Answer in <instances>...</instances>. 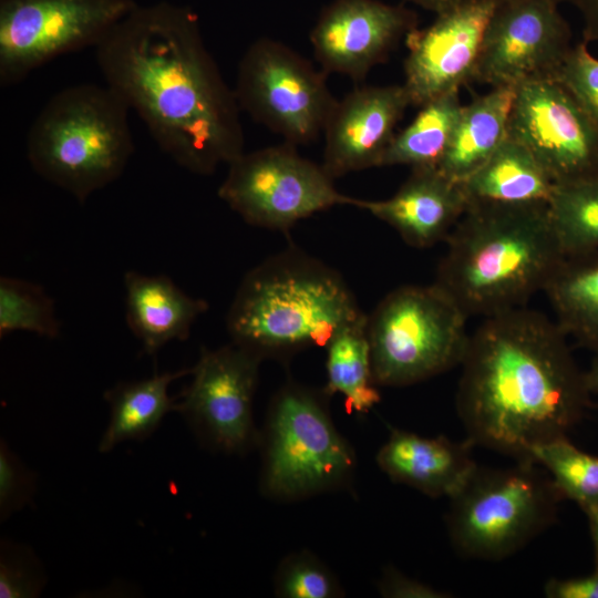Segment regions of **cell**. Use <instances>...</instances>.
Returning <instances> with one entry per match:
<instances>
[{"label":"cell","mask_w":598,"mask_h":598,"mask_svg":"<svg viewBox=\"0 0 598 598\" xmlns=\"http://www.w3.org/2000/svg\"><path fill=\"white\" fill-rule=\"evenodd\" d=\"M218 196L246 223L289 231L299 220L337 205H354L322 165L286 143L243 153L228 164Z\"/></svg>","instance_id":"cell-9"},{"label":"cell","mask_w":598,"mask_h":598,"mask_svg":"<svg viewBox=\"0 0 598 598\" xmlns=\"http://www.w3.org/2000/svg\"><path fill=\"white\" fill-rule=\"evenodd\" d=\"M507 136L523 144L555 184L598 178V125L556 79L515 86Z\"/></svg>","instance_id":"cell-13"},{"label":"cell","mask_w":598,"mask_h":598,"mask_svg":"<svg viewBox=\"0 0 598 598\" xmlns=\"http://www.w3.org/2000/svg\"><path fill=\"white\" fill-rule=\"evenodd\" d=\"M461 184L468 203L492 204H548L555 186L533 154L507 135Z\"/></svg>","instance_id":"cell-22"},{"label":"cell","mask_w":598,"mask_h":598,"mask_svg":"<svg viewBox=\"0 0 598 598\" xmlns=\"http://www.w3.org/2000/svg\"><path fill=\"white\" fill-rule=\"evenodd\" d=\"M528 460L547 471L563 499L575 502L585 514L598 509V456L563 436L534 446Z\"/></svg>","instance_id":"cell-28"},{"label":"cell","mask_w":598,"mask_h":598,"mask_svg":"<svg viewBox=\"0 0 598 598\" xmlns=\"http://www.w3.org/2000/svg\"><path fill=\"white\" fill-rule=\"evenodd\" d=\"M514 96L515 87L496 86L462 106L437 164L444 175L461 183L487 161L507 135Z\"/></svg>","instance_id":"cell-21"},{"label":"cell","mask_w":598,"mask_h":598,"mask_svg":"<svg viewBox=\"0 0 598 598\" xmlns=\"http://www.w3.org/2000/svg\"><path fill=\"white\" fill-rule=\"evenodd\" d=\"M328 396L293 381L274 395L258 439L265 496L293 502L351 486L355 453L333 423Z\"/></svg>","instance_id":"cell-6"},{"label":"cell","mask_w":598,"mask_h":598,"mask_svg":"<svg viewBox=\"0 0 598 598\" xmlns=\"http://www.w3.org/2000/svg\"><path fill=\"white\" fill-rule=\"evenodd\" d=\"M496 3H502V2H506V1H511V0H494Z\"/></svg>","instance_id":"cell-40"},{"label":"cell","mask_w":598,"mask_h":598,"mask_svg":"<svg viewBox=\"0 0 598 598\" xmlns=\"http://www.w3.org/2000/svg\"><path fill=\"white\" fill-rule=\"evenodd\" d=\"M411 105L402 85L363 86L337 101L326 123L322 167L333 179L380 166Z\"/></svg>","instance_id":"cell-17"},{"label":"cell","mask_w":598,"mask_h":598,"mask_svg":"<svg viewBox=\"0 0 598 598\" xmlns=\"http://www.w3.org/2000/svg\"><path fill=\"white\" fill-rule=\"evenodd\" d=\"M261 362L233 342L215 350L202 347L176 411L207 448L243 454L258 443L252 403Z\"/></svg>","instance_id":"cell-12"},{"label":"cell","mask_w":598,"mask_h":598,"mask_svg":"<svg viewBox=\"0 0 598 598\" xmlns=\"http://www.w3.org/2000/svg\"><path fill=\"white\" fill-rule=\"evenodd\" d=\"M548 209L565 257L598 250V178L555 184Z\"/></svg>","instance_id":"cell-27"},{"label":"cell","mask_w":598,"mask_h":598,"mask_svg":"<svg viewBox=\"0 0 598 598\" xmlns=\"http://www.w3.org/2000/svg\"><path fill=\"white\" fill-rule=\"evenodd\" d=\"M37 477L12 452L8 444L0 443V518L6 520L31 503Z\"/></svg>","instance_id":"cell-33"},{"label":"cell","mask_w":598,"mask_h":598,"mask_svg":"<svg viewBox=\"0 0 598 598\" xmlns=\"http://www.w3.org/2000/svg\"><path fill=\"white\" fill-rule=\"evenodd\" d=\"M585 379L589 392L591 394H598V351L595 352L588 370L585 371Z\"/></svg>","instance_id":"cell-39"},{"label":"cell","mask_w":598,"mask_h":598,"mask_svg":"<svg viewBox=\"0 0 598 598\" xmlns=\"http://www.w3.org/2000/svg\"><path fill=\"white\" fill-rule=\"evenodd\" d=\"M495 7L494 0H462L408 34L403 86L411 105L422 106L473 80Z\"/></svg>","instance_id":"cell-15"},{"label":"cell","mask_w":598,"mask_h":598,"mask_svg":"<svg viewBox=\"0 0 598 598\" xmlns=\"http://www.w3.org/2000/svg\"><path fill=\"white\" fill-rule=\"evenodd\" d=\"M126 322L147 354H155L172 340H186L195 320L208 303L193 298L165 276L136 271L124 275Z\"/></svg>","instance_id":"cell-20"},{"label":"cell","mask_w":598,"mask_h":598,"mask_svg":"<svg viewBox=\"0 0 598 598\" xmlns=\"http://www.w3.org/2000/svg\"><path fill=\"white\" fill-rule=\"evenodd\" d=\"M462 106L460 90L422 105L414 120L393 136L380 166L437 167L450 144Z\"/></svg>","instance_id":"cell-26"},{"label":"cell","mask_w":598,"mask_h":598,"mask_svg":"<svg viewBox=\"0 0 598 598\" xmlns=\"http://www.w3.org/2000/svg\"><path fill=\"white\" fill-rule=\"evenodd\" d=\"M466 439L454 442L444 435L424 437L394 429L377 454V463L393 482L411 486L430 497H453L477 468Z\"/></svg>","instance_id":"cell-19"},{"label":"cell","mask_w":598,"mask_h":598,"mask_svg":"<svg viewBox=\"0 0 598 598\" xmlns=\"http://www.w3.org/2000/svg\"><path fill=\"white\" fill-rule=\"evenodd\" d=\"M95 52L106 85L181 167L210 175L244 153L235 92L206 49L189 7L137 4Z\"/></svg>","instance_id":"cell-1"},{"label":"cell","mask_w":598,"mask_h":598,"mask_svg":"<svg viewBox=\"0 0 598 598\" xmlns=\"http://www.w3.org/2000/svg\"><path fill=\"white\" fill-rule=\"evenodd\" d=\"M363 316L337 270L292 246L248 271L226 328L233 343L261 360L286 361L326 347L339 329Z\"/></svg>","instance_id":"cell-4"},{"label":"cell","mask_w":598,"mask_h":598,"mask_svg":"<svg viewBox=\"0 0 598 598\" xmlns=\"http://www.w3.org/2000/svg\"><path fill=\"white\" fill-rule=\"evenodd\" d=\"M429 11H432L434 12L435 14H439L452 7H454L455 4H457L458 2H461L462 0H409Z\"/></svg>","instance_id":"cell-37"},{"label":"cell","mask_w":598,"mask_h":598,"mask_svg":"<svg viewBox=\"0 0 598 598\" xmlns=\"http://www.w3.org/2000/svg\"><path fill=\"white\" fill-rule=\"evenodd\" d=\"M544 291L563 332L598 351V250L566 256Z\"/></svg>","instance_id":"cell-24"},{"label":"cell","mask_w":598,"mask_h":598,"mask_svg":"<svg viewBox=\"0 0 598 598\" xmlns=\"http://www.w3.org/2000/svg\"><path fill=\"white\" fill-rule=\"evenodd\" d=\"M53 299L40 286L14 277L0 278V337L29 331L49 339L60 334Z\"/></svg>","instance_id":"cell-29"},{"label":"cell","mask_w":598,"mask_h":598,"mask_svg":"<svg viewBox=\"0 0 598 598\" xmlns=\"http://www.w3.org/2000/svg\"><path fill=\"white\" fill-rule=\"evenodd\" d=\"M368 316L339 329L326 344L327 385L330 396L343 395L349 412L368 413L381 400L374 380Z\"/></svg>","instance_id":"cell-25"},{"label":"cell","mask_w":598,"mask_h":598,"mask_svg":"<svg viewBox=\"0 0 598 598\" xmlns=\"http://www.w3.org/2000/svg\"><path fill=\"white\" fill-rule=\"evenodd\" d=\"M379 592L388 598H444L448 594L412 579L396 569L388 568L378 585Z\"/></svg>","instance_id":"cell-34"},{"label":"cell","mask_w":598,"mask_h":598,"mask_svg":"<svg viewBox=\"0 0 598 598\" xmlns=\"http://www.w3.org/2000/svg\"><path fill=\"white\" fill-rule=\"evenodd\" d=\"M417 28L411 9L379 0H334L310 33L321 70L363 80L400 40Z\"/></svg>","instance_id":"cell-16"},{"label":"cell","mask_w":598,"mask_h":598,"mask_svg":"<svg viewBox=\"0 0 598 598\" xmlns=\"http://www.w3.org/2000/svg\"><path fill=\"white\" fill-rule=\"evenodd\" d=\"M462 184L437 167L412 168L398 192L380 200L355 198L358 208L391 226L412 247L427 248L446 240L466 210Z\"/></svg>","instance_id":"cell-18"},{"label":"cell","mask_w":598,"mask_h":598,"mask_svg":"<svg viewBox=\"0 0 598 598\" xmlns=\"http://www.w3.org/2000/svg\"><path fill=\"white\" fill-rule=\"evenodd\" d=\"M190 369L154 373L151 378L118 382L104 393L110 405V422L100 440L99 451L107 453L125 441H143L152 435L165 415L176 411L177 401L168 386Z\"/></svg>","instance_id":"cell-23"},{"label":"cell","mask_w":598,"mask_h":598,"mask_svg":"<svg viewBox=\"0 0 598 598\" xmlns=\"http://www.w3.org/2000/svg\"><path fill=\"white\" fill-rule=\"evenodd\" d=\"M450 501L446 525L454 548L499 560L550 526L563 497L542 465L522 460L504 468L477 466Z\"/></svg>","instance_id":"cell-7"},{"label":"cell","mask_w":598,"mask_h":598,"mask_svg":"<svg viewBox=\"0 0 598 598\" xmlns=\"http://www.w3.org/2000/svg\"><path fill=\"white\" fill-rule=\"evenodd\" d=\"M446 243L434 283L467 317L523 307L565 258L547 203H468Z\"/></svg>","instance_id":"cell-3"},{"label":"cell","mask_w":598,"mask_h":598,"mask_svg":"<svg viewBox=\"0 0 598 598\" xmlns=\"http://www.w3.org/2000/svg\"><path fill=\"white\" fill-rule=\"evenodd\" d=\"M467 318L435 283L388 293L368 316L377 384L411 385L461 364L470 340Z\"/></svg>","instance_id":"cell-8"},{"label":"cell","mask_w":598,"mask_h":598,"mask_svg":"<svg viewBox=\"0 0 598 598\" xmlns=\"http://www.w3.org/2000/svg\"><path fill=\"white\" fill-rule=\"evenodd\" d=\"M275 594L281 598H336L343 590L333 573L315 555L300 551L285 557L275 579Z\"/></svg>","instance_id":"cell-30"},{"label":"cell","mask_w":598,"mask_h":598,"mask_svg":"<svg viewBox=\"0 0 598 598\" xmlns=\"http://www.w3.org/2000/svg\"><path fill=\"white\" fill-rule=\"evenodd\" d=\"M571 4L582 20L584 41H598V0H556Z\"/></svg>","instance_id":"cell-36"},{"label":"cell","mask_w":598,"mask_h":598,"mask_svg":"<svg viewBox=\"0 0 598 598\" xmlns=\"http://www.w3.org/2000/svg\"><path fill=\"white\" fill-rule=\"evenodd\" d=\"M548 598H598V570L567 579H549L544 587Z\"/></svg>","instance_id":"cell-35"},{"label":"cell","mask_w":598,"mask_h":598,"mask_svg":"<svg viewBox=\"0 0 598 598\" xmlns=\"http://www.w3.org/2000/svg\"><path fill=\"white\" fill-rule=\"evenodd\" d=\"M128 110L107 85L84 83L55 93L30 127V165L84 203L122 175L134 152Z\"/></svg>","instance_id":"cell-5"},{"label":"cell","mask_w":598,"mask_h":598,"mask_svg":"<svg viewBox=\"0 0 598 598\" xmlns=\"http://www.w3.org/2000/svg\"><path fill=\"white\" fill-rule=\"evenodd\" d=\"M559 326L524 307L484 318L461 362L456 410L474 445L528 460L567 436L591 406Z\"/></svg>","instance_id":"cell-2"},{"label":"cell","mask_w":598,"mask_h":598,"mask_svg":"<svg viewBox=\"0 0 598 598\" xmlns=\"http://www.w3.org/2000/svg\"><path fill=\"white\" fill-rule=\"evenodd\" d=\"M570 38L556 0L496 3L473 80L492 87H515L527 81L556 79L573 47Z\"/></svg>","instance_id":"cell-14"},{"label":"cell","mask_w":598,"mask_h":598,"mask_svg":"<svg viewBox=\"0 0 598 598\" xmlns=\"http://www.w3.org/2000/svg\"><path fill=\"white\" fill-rule=\"evenodd\" d=\"M45 584L43 569L33 553L14 543L1 542L0 597H37Z\"/></svg>","instance_id":"cell-31"},{"label":"cell","mask_w":598,"mask_h":598,"mask_svg":"<svg viewBox=\"0 0 598 598\" xmlns=\"http://www.w3.org/2000/svg\"><path fill=\"white\" fill-rule=\"evenodd\" d=\"M134 0H0V84L13 85L49 61L96 47Z\"/></svg>","instance_id":"cell-11"},{"label":"cell","mask_w":598,"mask_h":598,"mask_svg":"<svg viewBox=\"0 0 598 598\" xmlns=\"http://www.w3.org/2000/svg\"><path fill=\"white\" fill-rule=\"evenodd\" d=\"M594 547L595 570H598V509L586 513Z\"/></svg>","instance_id":"cell-38"},{"label":"cell","mask_w":598,"mask_h":598,"mask_svg":"<svg viewBox=\"0 0 598 598\" xmlns=\"http://www.w3.org/2000/svg\"><path fill=\"white\" fill-rule=\"evenodd\" d=\"M556 80L598 125V59L590 54L586 41L570 48Z\"/></svg>","instance_id":"cell-32"},{"label":"cell","mask_w":598,"mask_h":598,"mask_svg":"<svg viewBox=\"0 0 598 598\" xmlns=\"http://www.w3.org/2000/svg\"><path fill=\"white\" fill-rule=\"evenodd\" d=\"M234 92L240 110L295 146L323 133L337 103L322 70L269 38L254 41L244 53Z\"/></svg>","instance_id":"cell-10"}]
</instances>
